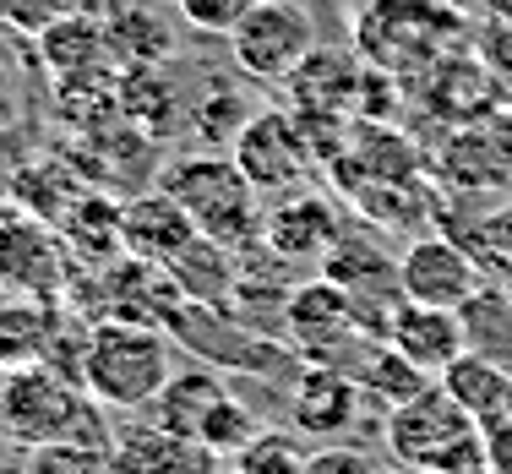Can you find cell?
<instances>
[{
    "mask_svg": "<svg viewBox=\"0 0 512 474\" xmlns=\"http://www.w3.org/2000/svg\"><path fill=\"white\" fill-rule=\"evenodd\" d=\"M0 431L17 447H50V442H99L109 447L104 415L93 409V393L77 376H60L44 360L11 366L0 376Z\"/></svg>",
    "mask_w": 512,
    "mask_h": 474,
    "instance_id": "6da1fadb",
    "label": "cell"
},
{
    "mask_svg": "<svg viewBox=\"0 0 512 474\" xmlns=\"http://www.w3.org/2000/svg\"><path fill=\"white\" fill-rule=\"evenodd\" d=\"M175 376V344L169 333H158L153 322H93L88 333V355H82V387L93 393L99 409H120L137 415L148 409L164 382Z\"/></svg>",
    "mask_w": 512,
    "mask_h": 474,
    "instance_id": "7a4b0ae2",
    "label": "cell"
},
{
    "mask_svg": "<svg viewBox=\"0 0 512 474\" xmlns=\"http://www.w3.org/2000/svg\"><path fill=\"white\" fill-rule=\"evenodd\" d=\"M382 442L393 453V464H409V469H431V474H485L491 469V458H485V425L442 382H431L409 404H398L382 425Z\"/></svg>",
    "mask_w": 512,
    "mask_h": 474,
    "instance_id": "3957f363",
    "label": "cell"
},
{
    "mask_svg": "<svg viewBox=\"0 0 512 474\" xmlns=\"http://www.w3.org/2000/svg\"><path fill=\"white\" fill-rule=\"evenodd\" d=\"M158 186L191 213V224L202 229L207 240L240 251L262 235V191L240 175V164L229 153H186L169 158L158 169Z\"/></svg>",
    "mask_w": 512,
    "mask_h": 474,
    "instance_id": "277c9868",
    "label": "cell"
},
{
    "mask_svg": "<svg viewBox=\"0 0 512 474\" xmlns=\"http://www.w3.org/2000/svg\"><path fill=\"white\" fill-rule=\"evenodd\" d=\"M229 60H235L240 77L251 82H289L300 71V60L316 50V17L300 0H256L251 17L229 33Z\"/></svg>",
    "mask_w": 512,
    "mask_h": 474,
    "instance_id": "5b68a950",
    "label": "cell"
},
{
    "mask_svg": "<svg viewBox=\"0 0 512 474\" xmlns=\"http://www.w3.org/2000/svg\"><path fill=\"white\" fill-rule=\"evenodd\" d=\"M284 322H289V344L300 360L316 366H338V349H365V322L349 300V289H338L333 278L322 284H300L284 300Z\"/></svg>",
    "mask_w": 512,
    "mask_h": 474,
    "instance_id": "8992f818",
    "label": "cell"
},
{
    "mask_svg": "<svg viewBox=\"0 0 512 474\" xmlns=\"http://www.w3.org/2000/svg\"><path fill=\"white\" fill-rule=\"evenodd\" d=\"M398 284H404V300L442 306V311H463L485 284H491V278H485V267L474 262V251L463 246V240L420 235L404 257H398Z\"/></svg>",
    "mask_w": 512,
    "mask_h": 474,
    "instance_id": "52a82bcc",
    "label": "cell"
},
{
    "mask_svg": "<svg viewBox=\"0 0 512 474\" xmlns=\"http://www.w3.org/2000/svg\"><path fill=\"white\" fill-rule=\"evenodd\" d=\"M66 284V240L33 213H0V289L17 300H50Z\"/></svg>",
    "mask_w": 512,
    "mask_h": 474,
    "instance_id": "ba28073f",
    "label": "cell"
},
{
    "mask_svg": "<svg viewBox=\"0 0 512 474\" xmlns=\"http://www.w3.org/2000/svg\"><path fill=\"white\" fill-rule=\"evenodd\" d=\"M229 158L240 164V175L251 180L256 191H295L311 169V148L306 131L289 109H262V115L246 120V131L235 137Z\"/></svg>",
    "mask_w": 512,
    "mask_h": 474,
    "instance_id": "9c48e42d",
    "label": "cell"
},
{
    "mask_svg": "<svg viewBox=\"0 0 512 474\" xmlns=\"http://www.w3.org/2000/svg\"><path fill=\"white\" fill-rule=\"evenodd\" d=\"M289 409H295L300 436H311V442H338V436L355 431L360 409H371V404H365L360 382L349 371L316 366L311 360V366H300L295 382H289Z\"/></svg>",
    "mask_w": 512,
    "mask_h": 474,
    "instance_id": "30bf717a",
    "label": "cell"
},
{
    "mask_svg": "<svg viewBox=\"0 0 512 474\" xmlns=\"http://www.w3.org/2000/svg\"><path fill=\"white\" fill-rule=\"evenodd\" d=\"M39 60L50 66L55 82H104V77H120L115 66V50H109V33H104V17L93 11H71V17L50 22L39 33Z\"/></svg>",
    "mask_w": 512,
    "mask_h": 474,
    "instance_id": "8fae6325",
    "label": "cell"
},
{
    "mask_svg": "<svg viewBox=\"0 0 512 474\" xmlns=\"http://www.w3.org/2000/svg\"><path fill=\"white\" fill-rule=\"evenodd\" d=\"M197 235L202 229L191 224V213L180 208L164 186L137 191V197L120 208V240H126V251L142 262H153V267H169Z\"/></svg>",
    "mask_w": 512,
    "mask_h": 474,
    "instance_id": "7c38bea8",
    "label": "cell"
},
{
    "mask_svg": "<svg viewBox=\"0 0 512 474\" xmlns=\"http://www.w3.org/2000/svg\"><path fill=\"white\" fill-rule=\"evenodd\" d=\"M109 453H115L120 474H224L229 469V458H218L213 447L191 442V436H175L153 420L115 431Z\"/></svg>",
    "mask_w": 512,
    "mask_h": 474,
    "instance_id": "4fadbf2b",
    "label": "cell"
},
{
    "mask_svg": "<svg viewBox=\"0 0 512 474\" xmlns=\"http://www.w3.org/2000/svg\"><path fill=\"white\" fill-rule=\"evenodd\" d=\"M387 344L420 366L425 376H442L453 360L463 355V316L458 311H442V306H420V300H398L393 316H387Z\"/></svg>",
    "mask_w": 512,
    "mask_h": 474,
    "instance_id": "5bb4252c",
    "label": "cell"
},
{
    "mask_svg": "<svg viewBox=\"0 0 512 474\" xmlns=\"http://www.w3.org/2000/svg\"><path fill=\"white\" fill-rule=\"evenodd\" d=\"M262 235L273 246V257H284V262H316L344 240L333 202L316 197V191H284V202L262 218Z\"/></svg>",
    "mask_w": 512,
    "mask_h": 474,
    "instance_id": "9a60e30c",
    "label": "cell"
},
{
    "mask_svg": "<svg viewBox=\"0 0 512 474\" xmlns=\"http://www.w3.org/2000/svg\"><path fill=\"white\" fill-rule=\"evenodd\" d=\"M104 33H109V50H115V66L120 71H148V66H164L175 60V22L153 6V0H126L104 17Z\"/></svg>",
    "mask_w": 512,
    "mask_h": 474,
    "instance_id": "2e32d148",
    "label": "cell"
},
{
    "mask_svg": "<svg viewBox=\"0 0 512 474\" xmlns=\"http://www.w3.org/2000/svg\"><path fill=\"white\" fill-rule=\"evenodd\" d=\"M224 398H229V387L213 366H175V376L164 382V393L148 404V420L164 425V431H175V436L202 442V425Z\"/></svg>",
    "mask_w": 512,
    "mask_h": 474,
    "instance_id": "e0dca14e",
    "label": "cell"
},
{
    "mask_svg": "<svg viewBox=\"0 0 512 474\" xmlns=\"http://www.w3.org/2000/svg\"><path fill=\"white\" fill-rule=\"evenodd\" d=\"M436 382H442L447 393H453L458 404L485 425V431L502 425V420H512V366H496V360L463 349V355L436 376Z\"/></svg>",
    "mask_w": 512,
    "mask_h": 474,
    "instance_id": "ac0fdd59",
    "label": "cell"
},
{
    "mask_svg": "<svg viewBox=\"0 0 512 474\" xmlns=\"http://www.w3.org/2000/svg\"><path fill=\"white\" fill-rule=\"evenodd\" d=\"M164 273L175 278V289L186 300H197V306H229V295H235V284H240L235 278V251L218 246V240H207V235L191 240Z\"/></svg>",
    "mask_w": 512,
    "mask_h": 474,
    "instance_id": "d6986e66",
    "label": "cell"
},
{
    "mask_svg": "<svg viewBox=\"0 0 512 474\" xmlns=\"http://www.w3.org/2000/svg\"><path fill=\"white\" fill-rule=\"evenodd\" d=\"M115 93H120V120H126V126H137L148 142L169 137V131H175V120L186 115V109H180V93L164 82V66L120 71Z\"/></svg>",
    "mask_w": 512,
    "mask_h": 474,
    "instance_id": "ffe728a7",
    "label": "cell"
},
{
    "mask_svg": "<svg viewBox=\"0 0 512 474\" xmlns=\"http://www.w3.org/2000/svg\"><path fill=\"white\" fill-rule=\"evenodd\" d=\"M349 376L360 382L365 404H371V409L382 404V415H393L398 404H409L414 393H425V387H431V376H425L420 366H409V360L398 355L393 344H387V349H376V344H371V349L360 355V366L349 371Z\"/></svg>",
    "mask_w": 512,
    "mask_h": 474,
    "instance_id": "44dd1931",
    "label": "cell"
},
{
    "mask_svg": "<svg viewBox=\"0 0 512 474\" xmlns=\"http://www.w3.org/2000/svg\"><path fill=\"white\" fill-rule=\"evenodd\" d=\"M458 316H463V344L474 355L496 360V366H512V289L485 284Z\"/></svg>",
    "mask_w": 512,
    "mask_h": 474,
    "instance_id": "7402d4cb",
    "label": "cell"
},
{
    "mask_svg": "<svg viewBox=\"0 0 512 474\" xmlns=\"http://www.w3.org/2000/svg\"><path fill=\"white\" fill-rule=\"evenodd\" d=\"M186 120L207 148H235V137L251 120V99L235 88V82H213L197 104H186Z\"/></svg>",
    "mask_w": 512,
    "mask_h": 474,
    "instance_id": "603a6c76",
    "label": "cell"
},
{
    "mask_svg": "<svg viewBox=\"0 0 512 474\" xmlns=\"http://www.w3.org/2000/svg\"><path fill=\"white\" fill-rule=\"evenodd\" d=\"M306 464H311L306 436L284 431V425H262V431H256L251 442L229 458V469H235V474H306Z\"/></svg>",
    "mask_w": 512,
    "mask_h": 474,
    "instance_id": "cb8c5ba5",
    "label": "cell"
},
{
    "mask_svg": "<svg viewBox=\"0 0 512 474\" xmlns=\"http://www.w3.org/2000/svg\"><path fill=\"white\" fill-rule=\"evenodd\" d=\"M349 82H355V66H344V55L333 50H311L300 60V71L289 77L300 109H322V115H338L349 99Z\"/></svg>",
    "mask_w": 512,
    "mask_h": 474,
    "instance_id": "d4e9b609",
    "label": "cell"
},
{
    "mask_svg": "<svg viewBox=\"0 0 512 474\" xmlns=\"http://www.w3.org/2000/svg\"><path fill=\"white\" fill-rule=\"evenodd\" d=\"M28 474H120L115 453L99 442H50L28 447Z\"/></svg>",
    "mask_w": 512,
    "mask_h": 474,
    "instance_id": "484cf974",
    "label": "cell"
},
{
    "mask_svg": "<svg viewBox=\"0 0 512 474\" xmlns=\"http://www.w3.org/2000/svg\"><path fill=\"white\" fill-rule=\"evenodd\" d=\"M469 251H474V262L485 267V278H512V202L507 208H496V213H485L480 224L469 229Z\"/></svg>",
    "mask_w": 512,
    "mask_h": 474,
    "instance_id": "4316f807",
    "label": "cell"
},
{
    "mask_svg": "<svg viewBox=\"0 0 512 474\" xmlns=\"http://www.w3.org/2000/svg\"><path fill=\"white\" fill-rule=\"evenodd\" d=\"M251 6L256 0H175L180 22H186L191 33H207V39H229V33L251 17Z\"/></svg>",
    "mask_w": 512,
    "mask_h": 474,
    "instance_id": "83f0119b",
    "label": "cell"
},
{
    "mask_svg": "<svg viewBox=\"0 0 512 474\" xmlns=\"http://www.w3.org/2000/svg\"><path fill=\"white\" fill-rule=\"evenodd\" d=\"M39 164V137H33L28 126H17V120H6L0 126V202L17 197L22 175Z\"/></svg>",
    "mask_w": 512,
    "mask_h": 474,
    "instance_id": "f1b7e54d",
    "label": "cell"
},
{
    "mask_svg": "<svg viewBox=\"0 0 512 474\" xmlns=\"http://www.w3.org/2000/svg\"><path fill=\"white\" fill-rule=\"evenodd\" d=\"M82 0H0V28L6 33H22V39H39L50 22L71 17Z\"/></svg>",
    "mask_w": 512,
    "mask_h": 474,
    "instance_id": "f546056e",
    "label": "cell"
},
{
    "mask_svg": "<svg viewBox=\"0 0 512 474\" xmlns=\"http://www.w3.org/2000/svg\"><path fill=\"white\" fill-rule=\"evenodd\" d=\"M306 474H387L365 447H349V442H316L311 447V464Z\"/></svg>",
    "mask_w": 512,
    "mask_h": 474,
    "instance_id": "4dcf8cb0",
    "label": "cell"
},
{
    "mask_svg": "<svg viewBox=\"0 0 512 474\" xmlns=\"http://www.w3.org/2000/svg\"><path fill=\"white\" fill-rule=\"evenodd\" d=\"M485 458H491L496 474H512V420H502V425L485 431Z\"/></svg>",
    "mask_w": 512,
    "mask_h": 474,
    "instance_id": "1f68e13d",
    "label": "cell"
},
{
    "mask_svg": "<svg viewBox=\"0 0 512 474\" xmlns=\"http://www.w3.org/2000/svg\"><path fill=\"white\" fill-rule=\"evenodd\" d=\"M387 474H431V469H409V464H398V469H387Z\"/></svg>",
    "mask_w": 512,
    "mask_h": 474,
    "instance_id": "d6a6232c",
    "label": "cell"
},
{
    "mask_svg": "<svg viewBox=\"0 0 512 474\" xmlns=\"http://www.w3.org/2000/svg\"><path fill=\"white\" fill-rule=\"evenodd\" d=\"M491 6H496V11H502V17H512V0H491Z\"/></svg>",
    "mask_w": 512,
    "mask_h": 474,
    "instance_id": "836d02e7",
    "label": "cell"
},
{
    "mask_svg": "<svg viewBox=\"0 0 512 474\" xmlns=\"http://www.w3.org/2000/svg\"><path fill=\"white\" fill-rule=\"evenodd\" d=\"M153 6H164V0H153Z\"/></svg>",
    "mask_w": 512,
    "mask_h": 474,
    "instance_id": "e575fe53",
    "label": "cell"
},
{
    "mask_svg": "<svg viewBox=\"0 0 512 474\" xmlns=\"http://www.w3.org/2000/svg\"><path fill=\"white\" fill-rule=\"evenodd\" d=\"M485 474H496V469H485Z\"/></svg>",
    "mask_w": 512,
    "mask_h": 474,
    "instance_id": "d590c367",
    "label": "cell"
},
{
    "mask_svg": "<svg viewBox=\"0 0 512 474\" xmlns=\"http://www.w3.org/2000/svg\"><path fill=\"white\" fill-rule=\"evenodd\" d=\"M224 474H235V469H224Z\"/></svg>",
    "mask_w": 512,
    "mask_h": 474,
    "instance_id": "8d00e7d4",
    "label": "cell"
}]
</instances>
